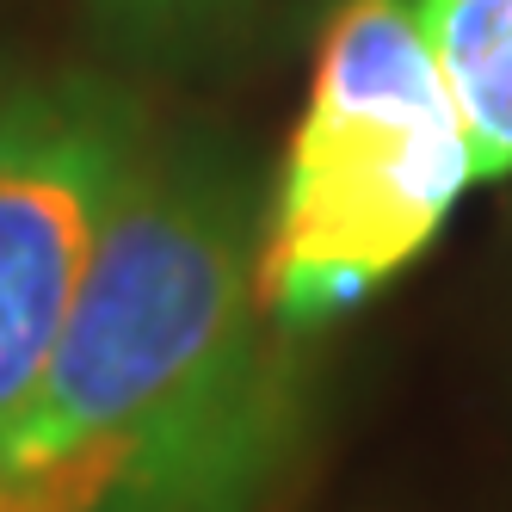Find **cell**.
<instances>
[{
  "label": "cell",
  "mask_w": 512,
  "mask_h": 512,
  "mask_svg": "<svg viewBox=\"0 0 512 512\" xmlns=\"http://www.w3.org/2000/svg\"><path fill=\"white\" fill-rule=\"evenodd\" d=\"M482 179H512V0H414Z\"/></svg>",
  "instance_id": "4"
},
{
  "label": "cell",
  "mask_w": 512,
  "mask_h": 512,
  "mask_svg": "<svg viewBox=\"0 0 512 512\" xmlns=\"http://www.w3.org/2000/svg\"><path fill=\"white\" fill-rule=\"evenodd\" d=\"M149 112L93 68L0 81V445L38 401Z\"/></svg>",
  "instance_id": "3"
},
{
  "label": "cell",
  "mask_w": 512,
  "mask_h": 512,
  "mask_svg": "<svg viewBox=\"0 0 512 512\" xmlns=\"http://www.w3.org/2000/svg\"><path fill=\"white\" fill-rule=\"evenodd\" d=\"M0 512H62L56 482L44 469H19V463H0Z\"/></svg>",
  "instance_id": "6"
},
{
  "label": "cell",
  "mask_w": 512,
  "mask_h": 512,
  "mask_svg": "<svg viewBox=\"0 0 512 512\" xmlns=\"http://www.w3.org/2000/svg\"><path fill=\"white\" fill-rule=\"evenodd\" d=\"M469 124L414 0H340L266 192V303L315 340L408 272L475 186Z\"/></svg>",
  "instance_id": "2"
},
{
  "label": "cell",
  "mask_w": 512,
  "mask_h": 512,
  "mask_svg": "<svg viewBox=\"0 0 512 512\" xmlns=\"http://www.w3.org/2000/svg\"><path fill=\"white\" fill-rule=\"evenodd\" d=\"M260 253L266 192L235 142L149 130L0 463L50 469L62 512H284L315 371Z\"/></svg>",
  "instance_id": "1"
},
{
  "label": "cell",
  "mask_w": 512,
  "mask_h": 512,
  "mask_svg": "<svg viewBox=\"0 0 512 512\" xmlns=\"http://www.w3.org/2000/svg\"><path fill=\"white\" fill-rule=\"evenodd\" d=\"M260 13V0H87L105 56L136 68H179L210 56Z\"/></svg>",
  "instance_id": "5"
}]
</instances>
